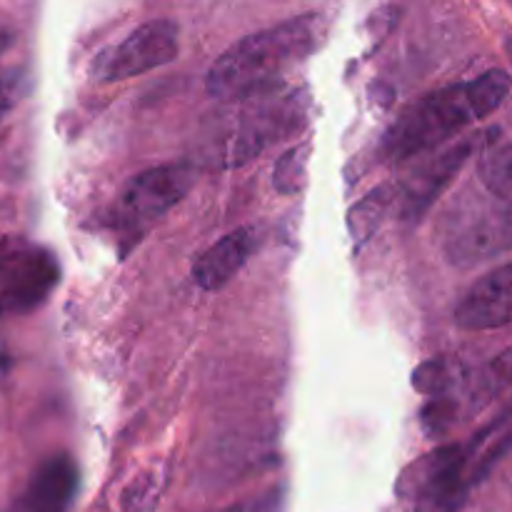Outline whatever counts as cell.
Listing matches in <instances>:
<instances>
[{"label":"cell","instance_id":"obj_1","mask_svg":"<svg viewBox=\"0 0 512 512\" xmlns=\"http://www.w3.org/2000/svg\"><path fill=\"white\" fill-rule=\"evenodd\" d=\"M325 30L328 23L323 15L308 13L245 35L215 60L205 83L208 93L223 103H240L268 93L320 48Z\"/></svg>","mask_w":512,"mask_h":512},{"label":"cell","instance_id":"obj_2","mask_svg":"<svg viewBox=\"0 0 512 512\" xmlns=\"http://www.w3.org/2000/svg\"><path fill=\"white\" fill-rule=\"evenodd\" d=\"M473 120L465 83L433 90L410 103L393 120V125L385 130L383 140H380L378 153L383 163L403 165L438 148L440 143L468 128Z\"/></svg>","mask_w":512,"mask_h":512},{"label":"cell","instance_id":"obj_3","mask_svg":"<svg viewBox=\"0 0 512 512\" xmlns=\"http://www.w3.org/2000/svg\"><path fill=\"white\" fill-rule=\"evenodd\" d=\"M195 170L188 163H165L135 175L105 215V225L135 243L153 223L168 215L193 188Z\"/></svg>","mask_w":512,"mask_h":512},{"label":"cell","instance_id":"obj_4","mask_svg":"<svg viewBox=\"0 0 512 512\" xmlns=\"http://www.w3.org/2000/svg\"><path fill=\"white\" fill-rule=\"evenodd\" d=\"M60 283V263L45 245L0 238V318L43 308Z\"/></svg>","mask_w":512,"mask_h":512},{"label":"cell","instance_id":"obj_5","mask_svg":"<svg viewBox=\"0 0 512 512\" xmlns=\"http://www.w3.org/2000/svg\"><path fill=\"white\" fill-rule=\"evenodd\" d=\"M180 53V28L170 18L145 20L120 43L100 50L88 75L95 83H120L173 63Z\"/></svg>","mask_w":512,"mask_h":512},{"label":"cell","instance_id":"obj_6","mask_svg":"<svg viewBox=\"0 0 512 512\" xmlns=\"http://www.w3.org/2000/svg\"><path fill=\"white\" fill-rule=\"evenodd\" d=\"M463 445H445L410 465L403 485H410L415 512H460L475 488Z\"/></svg>","mask_w":512,"mask_h":512},{"label":"cell","instance_id":"obj_7","mask_svg":"<svg viewBox=\"0 0 512 512\" xmlns=\"http://www.w3.org/2000/svg\"><path fill=\"white\" fill-rule=\"evenodd\" d=\"M510 248V213L473 203L465 213L453 215L445 238V255L450 263L470 268Z\"/></svg>","mask_w":512,"mask_h":512},{"label":"cell","instance_id":"obj_8","mask_svg":"<svg viewBox=\"0 0 512 512\" xmlns=\"http://www.w3.org/2000/svg\"><path fill=\"white\" fill-rule=\"evenodd\" d=\"M483 138L485 133L475 135V138L458 140L453 148L435 155L430 163H425L423 168H420L418 173L405 183L403 195H400V200H403V208H400V218H403V223L418 225L420 220L428 215L430 205H433L435 200L443 195V190L453 183V178L463 170V165L468 163L470 155H473L478 148H483V145L490 143V140H483Z\"/></svg>","mask_w":512,"mask_h":512},{"label":"cell","instance_id":"obj_9","mask_svg":"<svg viewBox=\"0 0 512 512\" xmlns=\"http://www.w3.org/2000/svg\"><path fill=\"white\" fill-rule=\"evenodd\" d=\"M305 118H308V113H305V100H295L293 95L285 100H278L270 108H260L255 113L245 115L238 135L230 143L228 165L248 163L250 158L263 153L270 143H278V140L298 133L308 123Z\"/></svg>","mask_w":512,"mask_h":512},{"label":"cell","instance_id":"obj_10","mask_svg":"<svg viewBox=\"0 0 512 512\" xmlns=\"http://www.w3.org/2000/svg\"><path fill=\"white\" fill-rule=\"evenodd\" d=\"M512 320V268L508 263L480 278L465 293L455 310V323L463 330L505 328Z\"/></svg>","mask_w":512,"mask_h":512},{"label":"cell","instance_id":"obj_11","mask_svg":"<svg viewBox=\"0 0 512 512\" xmlns=\"http://www.w3.org/2000/svg\"><path fill=\"white\" fill-rule=\"evenodd\" d=\"M260 230L258 228H238L220 238L213 248L205 250L193 265V280L203 290H220L243 270L250 255L258 250Z\"/></svg>","mask_w":512,"mask_h":512},{"label":"cell","instance_id":"obj_12","mask_svg":"<svg viewBox=\"0 0 512 512\" xmlns=\"http://www.w3.org/2000/svg\"><path fill=\"white\" fill-rule=\"evenodd\" d=\"M75 493H78V465L68 453H58L35 470L25 505L30 512H68Z\"/></svg>","mask_w":512,"mask_h":512},{"label":"cell","instance_id":"obj_13","mask_svg":"<svg viewBox=\"0 0 512 512\" xmlns=\"http://www.w3.org/2000/svg\"><path fill=\"white\" fill-rule=\"evenodd\" d=\"M395 195H398V188L393 185H380L378 190H373L370 195H365L348 215L350 235H353L355 245H365L370 240V235L378 233V228L383 225L385 213L393 205Z\"/></svg>","mask_w":512,"mask_h":512},{"label":"cell","instance_id":"obj_14","mask_svg":"<svg viewBox=\"0 0 512 512\" xmlns=\"http://www.w3.org/2000/svg\"><path fill=\"white\" fill-rule=\"evenodd\" d=\"M465 93H468L470 110H473L475 120H485L503 108V103L510 95V75L505 70H488V73L478 75L473 83H465Z\"/></svg>","mask_w":512,"mask_h":512},{"label":"cell","instance_id":"obj_15","mask_svg":"<svg viewBox=\"0 0 512 512\" xmlns=\"http://www.w3.org/2000/svg\"><path fill=\"white\" fill-rule=\"evenodd\" d=\"M512 155L508 140H498V143L485 145V153L478 163V175L490 193L500 198V203L510 200V180H512Z\"/></svg>","mask_w":512,"mask_h":512},{"label":"cell","instance_id":"obj_16","mask_svg":"<svg viewBox=\"0 0 512 512\" xmlns=\"http://www.w3.org/2000/svg\"><path fill=\"white\" fill-rule=\"evenodd\" d=\"M458 383V365L448 360H428L413 373V388L428 398H445Z\"/></svg>","mask_w":512,"mask_h":512},{"label":"cell","instance_id":"obj_17","mask_svg":"<svg viewBox=\"0 0 512 512\" xmlns=\"http://www.w3.org/2000/svg\"><path fill=\"white\" fill-rule=\"evenodd\" d=\"M310 143H300L280 155L278 165L273 170V185L278 193L295 195L305 185V170H308Z\"/></svg>","mask_w":512,"mask_h":512},{"label":"cell","instance_id":"obj_18","mask_svg":"<svg viewBox=\"0 0 512 512\" xmlns=\"http://www.w3.org/2000/svg\"><path fill=\"white\" fill-rule=\"evenodd\" d=\"M28 85L30 75L25 68H10L0 73V123L23 100V95L28 93Z\"/></svg>","mask_w":512,"mask_h":512},{"label":"cell","instance_id":"obj_19","mask_svg":"<svg viewBox=\"0 0 512 512\" xmlns=\"http://www.w3.org/2000/svg\"><path fill=\"white\" fill-rule=\"evenodd\" d=\"M423 428L430 438H438L450 430V425L455 423V403L450 398H433L423 408Z\"/></svg>","mask_w":512,"mask_h":512},{"label":"cell","instance_id":"obj_20","mask_svg":"<svg viewBox=\"0 0 512 512\" xmlns=\"http://www.w3.org/2000/svg\"><path fill=\"white\" fill-rule=\"evenodd\" d=\"M155 498H158V488H155V473H145V475H140L138 480H133V483H130V488L125 490L123 508L128 512L148 510L150 500L155 503Z\"/></svg>","mask_w":512,"mask_h":512},{"label":"cell","instance_id":"obj_21","mask_svg":"<svg viewBox=\"0 0 512 512\" xmlns=\"http://www.w3.org/2000/svg\"><path fill=\"white\" fill-rule=\"evenodd\" d=\"M13 43H15V33H13V30H8V28H3V25H0V55L8 53V48Z\"/></svg>","mask_w":512,"mask_h":512}]
</instances>
